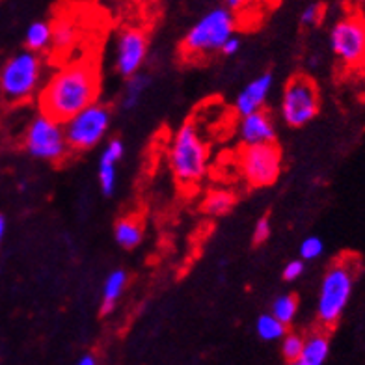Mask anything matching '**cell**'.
Segmentation results:
<instances>
[{
  "label": "cell",
  "mask_w": 365,
  "mask_h": 365,
  "mask_svg": "<svg viewBox=\"0 0 365 365\" xmlns=\"http://www.w3.org/2000/svg\"><path fill=\"white\" fill-rule=\"evenodd\" d=\"M38 93L39 112L63 123L78 110L99 101L101 75L96 62L75 60L60 66Z\"/></svg>",
  "instance_id": "6da1fadb"
},
{
  "label": "cell",
  "mask_w": 365,
  "mask_h": 365,
  "mask_svg": "<svg viewBox=\"0 0 365 365\" xmlns=\"http://www.w3.org/2000/svg\"><path fill=\"white\" fill-rule=\"evenodd\" d=\"M168 166L181 188H196L209 172V145L196 121H185L172 136Z\"/></svg>",
  "instance_id": "7a4b0ae2"
},
{
  "label": "cell",
  "mask_w": 365,
  "mask_h": 365,
  "mask_svg": "<svg viewBox=\"0 0 365 365\" xmlns=\"http://www.w3.org/2000/svg\"><path fill=\"white\" fill-rule=\"evenodd\" d=\"M358 259L356 255H341L328 267L321 279L317 297V319L330 330L343 317L354 291Z\"/></svg>",
  "instance_id": "3957f363"
},
{
  "label": "cell",
  "mask_w": 365,
  "mask_h": 365,
  "mask_svg": "<svg viewBox=\"0 0 365 365\" xmlns=\"http://www.w3.org/2000/svg\"><path fill=\"white\" fill-rule=\"evenodd\" d=\"M237 30V14L227 6L207 11L190 26L181 41V53L188 60H200L218 53L222 43Z\"/></svg>",
  "instance_id": "277c9868"
},
{
  "label": "cell",
  "mask_w": 365,
  "mask_h": 365,
  "mask_svg": "<svg viewBox=\"0 0 365 365\" xmlns=\"http://www.w3.org/2000/svg\"><path fill=\"white\" fill-rule=\"evenodd\" d=\"M43 58L24 48L8 58L0 68V97L6 103L17 105L32 99L43 82Z\"/></svg>",
  "instance_id": "5b68a950"
},
{
  "label": "cell",
  "mask_w": 365,
  "mask_h": 365,
  "mask_svg": "<svg viewBox=\"0 0 365 365\" xmlns=\"http://www.w3.org/2000/svg\"><path fill=\"white\" fill-rule=\"evenodd\" d=\"M112 123V108L101 101L88 105L63 121V135L69 151L86 153L106 138Z\"/></svg>",
  "instance_id": "8992f818"
},
{
  "label": "cell",
  "mask_w": 365,
  "mask_h": 365,
  "mask_svg": "<svg viewBox=\"0 0 365 365\" xmlns=\"http://www.w3.org/2000/svg\"><path fill=\"white\" fill-rule=\"evenodd\" d=\"M321 112V93L317 82L308 75H293L282 91L279 115L291 129H302L312 123Z\"/></svg>",
  "instance_id": "52a82bcc"
},
{
  "label": "cell",
  "mask_w": 365,
  "mask_h": 365,
  "mask_svg": "<svg viewBox=\"0 0 365 365\" xmlns=\"http://www.w3.org/2000/svg\"><path fill=\"white\" fill-rule=\"evenodd\" d=\"M23 145L32 159L53 164L66 159L69 151L63 135V123L43 112H39L30 120L24 130Z\"/></svg>",
  "instance_id": "ba28073f"
},
{
  "label": "cell",
  "mask_w": 365,
  "mask_h": 365,
  "mask_svg": "<svg viewBox=\"0 0 365 365\" xmlns=\"http://www.w3.org/2000/svg\"><path fill=\"white\" fill-rule=\"evenodd\" d=\"M239 170L252 188L272 187L282 173V151L276 142L245 145L239 153Z\"/></svg>",
  "instance_id": "9c48e42d"
},
{
  "label": "cell",
  "mask_w": 365,
  "mask_h": 365,
  "mask_svg": "<svg viewBox=\"0 0 365 365\" xmlns=\"http://www.w3.org/2000/svg\"><path fill=\"white\" fill-rule=\"evenodd\" d=\"M330 48L345 68L365 66V17L345 15L330 30Z\"/></svg>",
  "instance_id": "30bf717a"
},
{
  "label": "cell",
  "mask_w": 365,
  "mask_h": 365,
  "mask_svg": "<svg viewBox=\"0 0 365 365\" xmlns=\"http://www.w3.org/2000/svg\"><path fill=\"white\" fill-rule=\"evenodd\" d=\"M149 53V39L142 29H123L114 43V69L121 78H129L142 71Z\"/></svg>",
  "instance_id": "8fae6325"
},
{
  "label": "cell",
  "mask_w": 365,
  "mask_h": 365,
  "mask_svg": "<svg viewBox=\"0 0 365 365\" xmlns=\"http://www.w3.org/2000/svg\"><path fill=\"white\" fill-rule=\"evenodd\" d=\"M237 135H239V140L242 145H255L276 142V135L278 133H276L274 118L263 108V110L240 115Z\"/></svg>",
  "instance_id": "7c38bea8"
},
{
  "label": "cell",
  "mask_w": 365,
  "mask_h": 365,
  "mask_svg": "<svg viewBox=\"0 0 365 365\" xmlns=\"http://www.w3.org/2000/svg\"><path fill=\"white\" fill-rule=\"evenodd\" d=\"M274 88V75L270 71L261 73L255 78H252L242 90L237 93L235 103H233V110L237 115H246L252 112L263 110L267 101H269L270 91Z\"/></svg>",
  "instance_id": "4fadbf2b"
},
{
  "label": "cell",
  "mask_w": 365,
  "mask_h": 365,
  "mask_svg": "<svg viewBox=\"0 0 365 365\" xmlns=\"http://www.w3.org/2000/svg\"><path fill=\"white\" fill-rule=\"evenodd\" d=\"M123 157H125V144L120 138L108 140L99 157V170H97L99 188L106 197L114 196L118 187V164Z\"/></svg>",
  "instance_id": "5bb4252c"
},
{
  "label": "cell",
  "mask_w": 365,
  "mask_h": 365,
  "mask_svg": "<svg viewBox=\"0 0 365 365\" xmlns=\"http://www.w3.org/2000/svg\"><path fill=\"white\" fill-rule=\"evenodd\" d=\"M330 356V337L324 330H315L304 337L302 352L294 365H322Z\"/></svg>",
  "instance_id": "9a60e30c"
},
{
  "label": "cell",
  "mask_w": 365,
  "mask_h": 365,
  "mask_svg": "<svg viewBox=\"0 0 365 365\" xmlns=\"http://www.w3.org/2000/svg\"><path fill=\"white\" fill-rule=\"evenodd\" d=\"M114 239L123 250H135L144 240V224L136 215L121 217L114 224Z\"/></svg>",
  "instance_id": "2e32d148"
},
{
  "label": "cell",
  "mask_w": 365,
  "mask_h": 365,
  "mask_svg": "<svg viewBox=\"0 0 365 365\" xmlns=\"http://www.w3.org/2000/svg\"><path fill=\"white\" fill-rule=\"evenodd\" d=\"M127 272L123 269H114L103 282L101 291V315H108L114 312L115 304L121 298L127 287Z\"/></svg>",
  "instance_id": "e0dca14e"
},
{
  "label": "cell",
  "mask_w": 365,
  "mask_h": 365,
  "mask_svg": "<svg viewBox=\"0 0 365 365\" xmlns=\"http://www.w3.org/2000/svg\"><path fill=\"white\" fill-rule=\"evenodd\" d=\"M24 47L39 54L53 47V23L45 19L30 23L24 32Z\"/></svg>",
  "instance_id": "ac0fdd59"
},
{
  "label": "cell",
  "mask_w": 365,
  "mask_h": 365,
  "mask_svg": "<svg viewBox=\"0 0 365 365\" xmlns=\"http://www.w3.org/2000/svg\"><path fill=\"white\" fill-rule=\"evenodd\" d=\"M149 86H151V77L142 71L127 78L125 90L121 96V106L125 110H135L142 101V97L145 96V91L149 90Z\"/></svg>",
  "instance_id": "d6986e66"
},
{
  "label": "cell",
  "mask_w": 365,
  "mask_h": 365,
  "mask_svg": "<svg viewBox=\"0 0 365 365\" xmlns=\"http://www.w3.org/2000/svg\"><path fill=\"white\" fill-rule=\"evenodd\" d=\"M78 39V29L77 24L73 23L69 17H58L53 23V47L58 53L69 51L73 45L77 43Z\"/></svg>",
  "instance_id": "ffe728a7"
},
{
  "label": "cell",
  "mask_w": 365,
  "mask_h": 365,
  "mask_svg": "<svg viewBox=\"0 0 365 365\" xmlns=\"http://www.w3.org/2000/svg\"><path fill=\"white\" fill-rule=\"evenodd\" d=\"M255 331H257V337H259L261 341L274 343L279 341L285 336L287 327L279 319L274 317L272 313H263L255 321Z\"/></svg>",
  "instance_id": "44dd1931"
},
{
  "label": "cell",
  "mask_w": 365,
  "mask_h": 365,
  "mask_svg": "<svg viewBox=\"0 0 365 365\" xmlns=\"http://www.w3.org/2000/svg\"><path fill=\"white\" fill-rule=\"evenodd\" d=\"M235 205V196L227 190H212L203 202V211L209 217H224Z\"/></svg>",
  "instance_id": "7402d4cb"
},
{
  "label": "cell",
  "mask_w": 365,
  "mask_h": 365,
  "mask_svg": "<svg viewBox=\"0 0 365 365\" xmlns=\"http://www.w3.org/2000/svg\"><path fill=\"white\" fill-rule=\"evenodd\" d=\"M270 313H272L274 317L284 322L285 327H289V324L297 319V313H298L297 294L285 293L274 298L272 306H270Z\"/></svg>",
  "instance_id": "603a6c76"
},
{
  "label": "cell",
  "mask_w": 365,
  "mask_h": 365,
  "mask_svg": "<svg viewBox=\"0 0 365 365\" xmlns=\"http://www.w3.org/2000/svg\"><path fill=\"white\" fill-rule=\"evenodd\" d=\"M302 345L304 336L297 331H285V336L279 339V352H282L285 364H294L298 360V356L302 352Z\"/></svg>",
  "instance_id": "cb8c5ba5"
},
{
  "label": "cell",
  "mask_w": 365,
  "mask_h": 365,
  "mask_svg": "<svg viewBox=\"0 0 365 365\" xmlns=\"http://www.w3.org/2000/svg\"><path fill=\"white\" fill-rule=\"evenodd\" d=\"M300 257L304 261H315L317 257H321L324 254V242H322L321 237L317 235H312V237H306L302 240V245H300Z\"/></svg>",
  "instance_id": "d4e9b609"
},
{
  "label": "cell",
  "mask_w": 365,
  "mask_h": 365,
  "mask_svg": "<svg viewBox=\"0 0 365 365\" xmlns=\"http://www.w3.org/2000/svg\"><path fill=\"white\" fill-rule=\"evenodd\" d=\"M270 233H272V226H270V218L269 217H261L257 220L254 227V233H252V240L254 245H263L270 239Z\"/></svg>",
  "instance_id": "484cf974"
},
{
  "label": "cell",
  "mask_w": 365,
  "mask_h": 365,
  "mask_svg": "<svg viewBox=\"0 0 365 365\" xmlns=\"http://www.w3.org/2000/svg\"><path fill=\"white\" fill-rule=\"evenodd\" d=\"M322 19V6L321 4H308L306 8L302 10V14H300V23L304 24V26H315V24H319V21Z\"/></svg>",
  "instance_id": "4316f807"
},
{
  "label": "cell",
  "mask_w": 365,
  "mask_h": 365,
  "mask_svg": "<svg viewBox=\"0 0 365 365\" xmlns=\"http://www.w3.org/2000/svg\"><path fill=\"white\" fill-rule=\"evenodd\" d=\"M304 270H306V261L304 259H293L289 261L287 264L284 267V279L285 282H297L300 276L304 274Z\"/></svg>",
  "instance_id": "83f0119b"
},
{
  "label": "cell",
  "mask_w": 365,
  "mask_h": 365,
  "mask_svg": "<svg viewBox=\"0 0 365 365\" xmlns=\"http://www.w3.org/2000/svg\"><path fill=\"white\" fill-rule=\"evenodd\" d=\"M240 38L239 36H230V38L226 39V41H224V43H222V47H220V51H218V53L222 54V56H226V58H231V56H235V54H239V51H240Z\"/></svg>",
  "instance_id": "f1b7e54d"
},
{
  "label": "cell",
  "mask_w": 365,
  "mask_h": 365,
  "mask_svg": "<svg viewBox=\"0 0 365 365\" xmlns=\"http://www.w3.org/2000/svg\"><path fill=\"white\" fill-rule=\"evenodd\" d=\"M257 0H226V6L230 8V10H233L235 14H239V11L246 10L248 6L255 4Z\"/></svg>",
  "instance_id": "f546056e"
},
{
  "label": "cell",
  "mask_w": 365,
  "mask_h": 365,
  "mask_svg": "<svg viewBox=\"0 0 365 365\" xmlns=\"http://www.w3.org/2000/svg\"><path fill=\"white\" fill-rule=\"evenodd\" d=\"M77 365H97V356L93 352H84L82 356H78Z\"/></svg>",
  "instance_id": "4dcf8cb0"
},
{
  "label": "cell",
  "mask_w": 365,
  "mask_h": 365,
  "mask_svg": "<svg viewBox=\"0 0 365 365\" xmlns=\"http://www.w3.org/2000/svg\"><path fill=\"white\" fill-rule=\"evenodd\" d=\"M4 235H6V220L4 217H0V242H2Z\"/></svg>",
  "instance_id": "1f68e13d"
},
{
  "label": "cell",
  "mask_w": 365,
  "mask_h": 365,
  "mask_svg": "<svg viewBox=\"0 0 365 365\" xmlns=\"http://www.w3.org/2000/svg\"><path fill=\"white\" fill-rule=\"evenodd\" d=\"M346 2H349L351 6H358V4H361L364 0H346Z\"/></svg>",
  "instance_id": "d6a6232c"
}]
</instances>
